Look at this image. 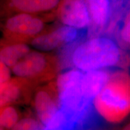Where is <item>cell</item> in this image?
I'll list each match as a JSON object with an SVG mask.
<instances>
[{
  "mask_svg": "<svg viewBox=\"0 0 130 130\" xmlns=\"http://www.w3.org/2000/svg\"><path fill=\"white\" fill-rule=\"evenodd\" d=\"M122 58L119 45L106 36L89 38L74 48L71 60L75 68L83 72L117 66Z\"/></svg>",
  "mask_w": 130,
  "mask_h": 130,
  "instance_id": "cell-1",
  "label": "cell"
},
{
  "mask_svg": "<svg viewBox=\"0 0 130 130\" xmlns=\"http://www.w3.org/2000/svg\"><path fill=\"white\" fill-rule=\"evenodd\" d=\"M129 76L127 73L118 71L111 74L108 82L92 103L105 121L118 123L129 114Z\"/></svg>",
  "mask_w": 130,
  "mask_h": 130,
  "instance_id": "cell-2",
  "label": "cell"
},
{
  "mask_svg": "<svg viewBox=\"0 0 130 130\" xmlns=\"http://www.w3.org/2000/svg\"><path fill=\"white\" fill-rule=\"evenodd\" d=\"M83 75V72L74 68L58 75L54 83L60 109L78 123L91 104L83 94L81 82Z\"/></svg>",
  "mask_w": 130,
  "mask_h": 130,
  "instance_id": "cell-3",
  "label": "cell"
},
{
  "mask_svg": "<svg viewBox=\"0 0 130 130\" xmlns=\"http://www.w3.org/2000/svg\"><path fill=\"white\" fill-rule=\"evenodd\" d=\"M55 19L56 11L42 14H14L0 19V30L4 39L28 44L50 28L48 23Z\"/></svg>",
  "mask_w": 130,
  "mask_h": 130,
  "instance_id": "cell-4",
  "label": "cell"
},
{
  "mask_svg": "<svg viewBox=\"0 0 130 130\" xmlns=\"http://www.w3.org/2000/svg\"><path fill=\"white\" fill-rule=\"evenodd\" d=\"M10 71L15 77L35 84L54 77L58 71V59L49 53L31 49Z\"/></svg>",
  "mask_w": 130,
  "mask_h": 130,
  "instance_id": "cell-5",
  "label": "cell"
},
{
  "mask_svg": "<svg viewBox=\"0 0 130 130\" xmlns=\"http://www.w3.org/2000/svg\"><path fill=\"white\" fill-rule=\"evenodd\" d=\"M78 37V30L66 25L50 28L38 35L28 43L37 51L50 53L57 49L69 45Z\"/></svg>",
  "mask_w": 130,
  "mask_h": 130,
  "instance_id": "cell-6",
  "label": "cell"
},
{
  "mask_svg": "<svg viewBox=\"0 0 130 130\" xmlns=\"http://www.w3.org/2000/svg\"><path fill=\"white\" fill-rule=\"evenodd\" d=\"M32 104L37 119L44 127L46 126L60 111L54 83L37 89L33 96Z\"/></svg>",
  "mask_w": 130,
  "mask_h": 130,
  "instance_id": "cell-7",
  "label": "cell"
},
{
  "mask_svg": "<svg viewBox=\"0 0 130 130\" xmlns=\"http://www.w3.org/2000/svg\"><path fill=\"white\" fill-rule=\"evenodd\" d=\"M61 25L78 30L88 28L90 18L84 0H62L56 10Z\"/></svg>",
  "mask_w": 130,
  "mask_h": 130,
  "instance_id": "cell-8",
  "label": "cell"
},
{
  "mask_svg": "<svg viewBox=\"0 0 130 130\" xmlns=\"http://www.w3.org/2000/svg\"><path fill=\"white\" fill-rule=\"evenodd\" d=\"M34 84L16 77L0 83V108L27 101L30 98Z\"/></svg>",
  "mask_w": 130,
  "mask_h": 130,
  "instance_id": "cell-9",
  "label": "cell"
},
{
  "mask_svg": "<svg viewBox=\"0 0 130 130\" xmlns=\"http://www.w3.org/2000/svg\"><path fill=\"white\" fill-rule=\"evenodd\" d=\"M88 10L90 24L89 38L100 36L108 25L111 16L110 0H84Z\"/></svg>",
  "mask_w": 130,
  "mask_h": 130,
  "instance_id": "cell-10",
  "label": "cell"
},
{
  "mask_svg": "<svg viewBox=\"0 0 130 130\" xmlns=\"http://www.w3.org/2000/svg\"><path fill=\"white\" fill-rule=\"evenodd\" d=\"M110 73L105 69H99L84 72L81 82V89L84 99L92 103L110 78Z\"/></svg>",
  "mask_w": 130,
  "mask_h": 130,
  "instance_id": "cell-11",
  "label": "cell"
},
{
  "mask_svg": "<svg viewBox=\"0 0 130 130\" xmlns=\"http://www.w3.org/2000/svg\"><path fill=\"white\" fill-rule=\"evenodd\" d=\"M22 13H46L41 0H0V19Z\"/></svg>",
  "mask_w": 130,
  "mask_h": 130,
  "instance_id": "cell-12",
  "label": "cell"
},
{
  "mask_svg": "<svg viewBox=\"0 0 130 130\" xmlns=\"http://www.w3.org/2000/svg\"><path fill=\"white\" fill-rule=\"evenodd\" d=\"M20 114L14 105L0 108V130H12L20 119Z\"/></svg>",
  "mask_w": 130,
  "mask_h": 130,
  "instance_id": "cell-13",
  "label": "cell"
},
{
  "mask_svg": "<svg viewBox=\"0 0 130 130\" xmlns=\"http://www.w3.org/2000/svg\"><path fill=\"white\" fill-rule=\"evenodd\" d=\"M44 126L37 119L32 117L21 118L12 130H43Z\"/></svg>",
  "mask_w": 130,
  "mask_h": 130,
  "instance_id": "cell-14",
  "label": "cell"
},
{
  "mask_svg": "<svg viewBox=\"0 0 130 130\" xmlns=\"http://www.w3.org/2000/svg\"><path fill=\"white\" fill-rule=\"evenodd\" d=\"M119 38L123 44L128 47L129 45V10L126 12L122 25L119 31Z\"/></svg>",
  "mask_w": 130,
  "mask_h": 130,
  "instance_id": "cell-15",
  "label": "cell"
},
{
  "mask_svg": "<svg viewBox=\"0 0 130 130\" xmlns=\"http://www.w3.org/2000/svg\"><path fill=\"white\" fill-rule=\"evenodd\" d=\"M10 69L0 60V83L4 82L11 78Z\"/></svg>",
  "mask_w": 130,
  "mask_h": 130,
  "instance_id": "cell-16",
  "label": "cell"
},
{
  "mask_svg": "<svg viewBox=\"0 0 130 130\" xmlns=\"http://www.w3.org/2000/svg\"><path fill=\"white\" fill-rule=\"evenodd\" d=\"M122 130H130L129 124H127L126 126H125V127L123 128Z\"/></svg>",
  "mask_w": 130,
  "mask_h": 130,
  "instance_id": "cell-17",
  "label": "cell"
}]
</instances>
